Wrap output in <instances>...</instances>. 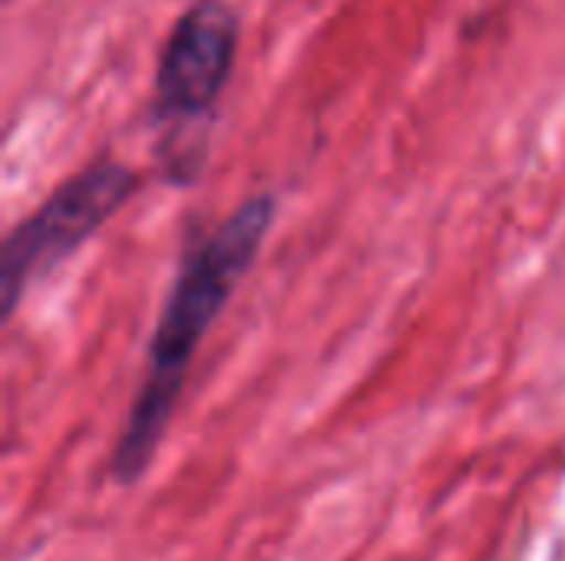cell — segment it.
<instances>
[{
	"label": "cell",
	"mask_w": 565,
	"mask_h": 561,
	"mask_svg": "<svg viewBox=\"0 0 565 561\" xmlns=\"http://www.w3.org/2000/svg\"><path fill=\"white\" fill-rule=\"evenodd\" d=\"M238 53V20L225 0H195L172 23L156 66V119L182 136L222 99Z\"/></svg>",
	"instance_id": "3957f363"
},
{
	"label": "cell",
	"mask_w": 565,
	"mask_h": 561,
	"mask_svg": "<svg viewBox=\"0 0 565 561\" xmlns=\"http://www.w3.org/2000/svg\"><path fill=\"white\" fill-rule=\"evenodd\" d=\"M139 188V175L113 159L66 179L30 218H23L0 248V304L3 314L23 301L30 284L50 274L93 231H99Z\"/></svg>",
	"instance_id": "7a4b0ae2"
},
{
	"label": "cell",
	"mask_w": 565,
	"mask_h": 561,
	"mask_svg": "<svg viewBox=\"0 0 565 561\" xmlns=\"http://www.w3.org/2000/svg\"><path fill=\"white\" fill-rule=\"evenodd\" d=\"M271 222L275 198L252 195L185 251L149 341L142 387L113 453V476L119 483H136L152 463L189 367L242 278L252 271Z\"/></svg>",
	"instance_id": "6da1fadb"
}]
</instances>
